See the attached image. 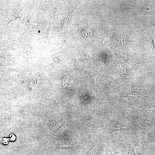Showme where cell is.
<instances>
[{"label":"cell","mask_w":155,"mask_h":155,"mask_svg":"<svg viewBox=\"0 0 155 155\" xmlns=\"http://www.w3.org/2000/svg\"><path fill=\"white\" fill-rule=\"evenodd\" d=\"M98 65L102 67H103L105 65L104 64V63L101 61H100L99 63H98Z\"/></svg>","instance_id":"cell-10"},{"label":"cell","mask_w":155,"mask_h":155,"mask_svg":"<svg viewBox=\"0 0 155 155\" xmlns=\"http://www.w3.org/2000/svg\"><path fill=\"white\" fill-rule=\"evenodd\" d=\"M124 38H121L119 40V43L121 44H124L126 42V40L124 39L123 40V39Z\"/></svg>","instance_id":"cell-7"},{"label":"cell","mask_w":155,"mask_h":155,"mask_svg":"<svg viewBox=\"0 0 155 155\" xmlns=\"http://www.w3.org/2000/svg\"><path fill=\"white\" fill-rule=\"evenodd\" d=\"M110 40V38L109 37L107 38H104L102 42L103 43L109 44Z\"/></svg>","instance_id":"cell-6"},{"label":"cell","mask_w":155,"mask_h":155,"mask_svg":"<svg viewBox=\"0 0 155 155\" xmlns=\"http://www.w3.org/2000/svg\"><path fill=\"white\" fill-rule=\"evenodd\" d=\"M63 56L61 53H58L55 55L53 57L54 60L56 61H61L63 59Z\"/></svg>","instance_id":"cell-4"},{"label":"cell","mask_w":155,"mask_h":155,"mask_svg":"<svg viewBox=\"0 0 155 155\" xmlns=\"http://www.w3.org/2000/svg\"><path fill=\"white\" fill-rule=\"evenodd\" d=\"M75 57L76 59V65L77 66V67L79 69L80 68V63L79 62L78 60V57H77V56L75 55Z\"/></svg>","instance_id":"cell-8"},{"label":"cell","mask_w":155,"mask_h":155,"mask_svg":"<svg viewBox=\"0 0 155 155\" xmlns=\"http://www.w3.org/2000/svg\"><path fill=\"white\" fill-rule=\"evenodd\" d=\"M113 155H117V153L116 152H115Z\"/></svg>","instance_id":"cell-12"},{"label":"cell","mask_w":155,"mask_h":155,"mask_svg":"<svg viewBox=\"0 0 155 155\" xmlns=\"http://www.w3.org/2000/svg\"><path fill=\"white\" fill-rule=\"evenodd\" d=\"M86 57L87 60H89L90 61H91V59H93L92 55L90 52H88L86 53Z\"/></svg>","instance_id":"cell-5"},{"label":"cell","mask_w":155,"mask_h":155,"mask_svg":"<svg viewBox=\"0 0 155 155\" xmlns=\"http://www.w3.org/2000/svg\"><path fill=\"white\" fill-rule=\"evenodd\" d=\"M140 139L139 138L137 142L133 145L124 147L122 151L121 155H137L135 149L136 146L139 145Z\"/></svg>","instance_id":"cell-2"},{"label":"cell","mask_w":155,"mask_h":155,"mask_svg":"<svg viewBox=\"0 0 155 155\" xmlns=\"http://www.w3.org/2000/svg\"><path fill=\"white\" fill-rule=\"evenodd\" d=\"M81 33L82 36L85 38L89 37L92 35L91 30L89 28H84Z\"/></svg>","instance_id":"cell-3"},{"label":"cell","mask_w":155,"mask_h":155,"mask_svg":"<svg viewBox=\"0 0 155 155\" xmlns=\"http://www.w3.org/2000/svg\"><path fill=\"white\" fill-rule=\"evenodd\" d=\"M93 80L95 84H98L99 83V80L98 79L93 78Z\"/></svg>","instance_id":"cell-9"},{"label":"cell","mask_w":155,"mask_h":155,"mask_svg":"<svg viewBox=\"0 0 155 155\" xmlns=\"http://www.w3.org/2000/svg\"><path fill=\"white\" fill-rule=\"evenodd\" d=\"M153 42H154V44L155 46V39H153Z\"/></svg>","instance_id":"cell-11"},{"label":"cell","mask_w":155,"mask_h":155,"mask_svg":"<svg viewBox=\"0 0 155 155\" xmlns=\"http://www.w3.org/2000/svg\"><path fill=\"white\" fill-rule=\"evenodd\" d=\"M136 127L135 121L132 118L116 124L110 125L108 128L112 133L116 131L127 130Z\"/></svg>","instance_id":"cell-1"}]
</instances>
